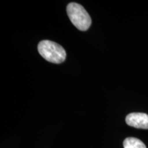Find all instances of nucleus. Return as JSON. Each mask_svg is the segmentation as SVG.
<instances>
[{
	"label": "nucleus",
	"instance_id": "nucleus-1",
	"mask_svg": "<svg viewBox=\"0 0 148 148\" xmlns=\"http://www.w3.org/2000/svg\"><path fill=\"white\" fill-rule=\"evenodd\" d=\"M40 55L49 62L60 64L66 59V51L60 45L49 40H41L38 44Z\"/></svg>",
	"mask_w": 148,
	"mask_h": 148
},
{
	"label": "nucleus",
	"instance_id": "nucleus-3",
	"mask_svg": "<svg viewBox=\"0 0 148 148\" xmlns=\"http://www.w3.org/2000/svg\"><path fill=\"white\" fill-rule=\"evenodd\" d=\"M125 122L130 126L139 129H148V114L142 112H132L127 114Z\"/></svg>",
	"mask_w": 148,
	"mask_h": 148
},
{
	"label": "nucleus",
	"instance_id": "nucleus-4",
	"mask_svg": "<svg viewBox=\"0 0 148 148\" xmlns=\"http://www.w3.org/2000/svg\"><path fill=\"white\" fill-rule=\"evenodd\" d=\"M124 148H146V146L141 140L134 137L126 138L123 140Z\"/></svg>",
	"mask_w": 148,
	"mask_h": 148
},
{
	"label": "nucleus",
	"instance_id": "nucleus-2",
	"mask_svg": "<svg viewBox=\"0 0 148 148\" xmlns=\"http://www.w3.org/2000/svg\"><path fill=\"white\" fill-rule=\"evenodd\" d=\"M66 12L71 23L81 31H86L91 25V18L82 5L71 2L66 6Z\"/></svg>",
	"mask_w": 148,
	"mask_h": 148
}]
</instances>
